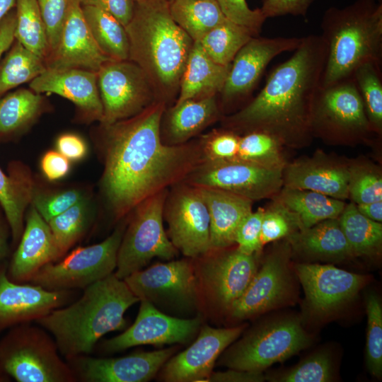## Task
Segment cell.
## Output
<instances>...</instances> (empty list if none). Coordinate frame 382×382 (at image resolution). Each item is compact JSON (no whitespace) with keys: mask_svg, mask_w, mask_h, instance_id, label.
I'll use <instances>...</instances> for the list:
<instances>
[{"mask_svg":"<svg viewBox=\"0 0 382 382\" xmlns=\"http://www.w3.org/2000/svg\"><path fill=\"white\" fill-rule=\"evenodd\" d=\"M197 187L226 190L255 201L274 197L283 187V168L242 161H204L183 181Z\"/></svg>","mask_w":382,"mask_h":382,"instance_id":"cell-12","label":"cell"},{"mask_svg":"<svg viewBox=\"0 0 382 382\" xmlns=\"http://www.w3.org/2000/svg\"><path fill=\"white\" fill-rule=\"evenodd\" d=\"M169 10L174 21L194 42L228 19L216 0H173Z\"/></svg>","mask_w":382,"mask_h":382,"instance_id":"cell-33","label":"cell"},{"mask_svg":"<svg viewBox=\"0 0 382 382\" xmlns=\"http://www.w3.org/2000/svg\"><path fill=\"white\" fill-rule=\"evenodd\" d=\"M57 151L69 161H77L87 154V145L79 135L66 133L60 135L56 141Z\"/></svg>","mask_w":382,"mask_h":382,"instance_id":"cell-55","label":"cell"},{"mask_svg":"<svg viewBox=\"0 0 382 382\" xmlns=\"http://www.w3.org/2000/svg\"><path fill=\"white\" fill-rule=\"evenodd\" d=\"M220 117L216 96L189 99L165 110L161 122V137L169 146L183 144Z\"/></svg>","mask_w":382,"mask_h":382,"instance_id":"cell-28","label":"cell"},{"mask_svg":"<svg viewBox=\"0 0 382 382\" xmlns=\"http://www.w3.org/2000/svg\"><path fill=\"white\" fill-rule=\"evenodd\" d=\"M202 320L200 314L189 318L173 316L141 300L134 323L122 333L103 341L100 348L112 354L139 345L185 343L197 332Z\"/></svg>","mask_w":382,"mask_h":382,"instance_id":"cell-16","label":"cell"},{"mask_svg":"<svg viewBox=\"0 0 382 382\" xmlns=\"http://www.w3.org/2000/svg\"><path fill=\"white\" fill-rule=\"evenodd\" d=\"M91 33L101 52L112 60L129 59L125 26L112 15L96 7L81 6Z\"/></svg>","mask_w":382,"mask_h":382,"instance_id":"cell-34","label":"cell"},{"mask_svg":"<svg viewBox=\"0 0 382 382\" xmlns=\"http://www.w3.org/2000/svg\"><path fill=\"white\" fill-rule=\"evenodd\" d=\"M255 36L257 35L248 28L227 19L197 42L213 61L228 66L238 51Z\"/></svg>","mask_w":382,"mask_h":382,"instance_id":"cell-37","label":"cell"},{"mask_svg":"<svg viewBox=\"0 0 382 382\" xmlns=\"http://www.w3.org/2000/svg\"><path fill=\"white\" fill-rule=\"evenodd\" d=\"M11 230L7 220L3 219L0 213V265L3 263L8 254V235Z\"/></svg>","mask_w":382,"mask_h":382,"instance_id":"cell-59","label":"cell"},{"mask_svg":"<svg viewBox=\"0 0 382 382\" xmlns=\"http://www.w3.org/2000/svg\"><path fill=\"white\" fill-rule=\"evenodd\" d=\"M126 226L123 221L102 242L79 247L59 262L45 265L30 283L50 291L83 290L112 274Z\"/></svg>","mask_w":382,"mask_h":382,"instance_id":"cell-11","label":"cell"},{"mask_svg":"<svg viewBox=\"0 0 382 382\" xmlns=\"http://www.w3.org/2000/svg\"><path fill=\"white\" fill-rule=\"evenodd\" d=\"M81 6L100 8L115 17L124 26L131 20L134 0H79Z\"/></svg>","mask_w":382,"mask_h":382,"instance_id":"cell-53","label":"cell"},{"mask_svg":"<svg viewBox=\"0 0 382 382\" xmlns=\"http://www.w3.org/2000/svg\"><path fill=\"white\" fill-rule=\"evenodd\" d=\"M168 236L174 247L189 258L210 251V222L207 205L196 187L185 183L172 186L163 209Z\"/></svg>","mask_w":382,"mask_h":382,"instance_id":"cell-14","label":"cell"},{"mask_svg":"<svg viewBox=\"0 0 382 382\" xmlns=\"http://www.w3.org/2000/svg\"><path fill=\"white\" fill-rule=\"evenodd\" d=\"M381 65L368 62L358 66L352 74L361 97L372 131L382 132Z\"/></svg>","mask_w":382,"mask_h":382,"instance_id":"cell-40","label":"cell"},{"mask_svg":"<svg viewBox=\"0 0 382 382\" xmlns=\"http://www.w3.org/2000/svg\"><path fill=\"white\" fill-rule=\"evenodd\" d=\"M141 1V0H134V1H135V2H137V1Z\"/></svg>","mask_w":382,"mask_h":382,"instance_id":"cell-62","label":"cell"},{"mask_svg":"<svg viewBox=\"0 0 382 382\" xmlns=\"http://www.w3.org/2000/svg\"><path fill=\"white\" fill-rule=\"evenodd\" d=\"M166 105L156 100L139 114L102 125V192L115 220L141 202L182 183L202 161L198 141L169 146L161 137Z\"/></svg>","mask_w":382,"mask_h":382,"instance_id":"cell-1","label":"cell"},{"mask_svg":"<svg viewBox=\"0 0 382 382\" xmlns=\"http://www.w3.org/2000/svg\"><path fill=\"white\" fill-rule=\"evenodd\" d=\"M83 199L85 197L81 191L71 189L49 195L34 194L32 204L48 222Z\"/></svg>","mask_w":382,"mask_h":382,"instance_id":"cell-48","label":"cell"},{"mask_svg":"<svg viewBox=\"0 0 382 382\" xmlns=\"http://www.w3.org/2000/svg\"><path fill=\"white\" fill-rule=\"evenodd\" d=\"M0 368L18 382L77 381L49 332L30 323L9 328L1 339Z\"/></svg>","mask_w":382,"mask_h":382,"instance_id":"cell-6","label":"cell"},{"mask_svg":"<svg viewBox=\"0 0 382 382\" xmlns=\"http://www.w3.org/2000/svg\"><path fill=\"white\" fill-rule=\"evenodd\" d=\"M43 98L28 89H18L0 98V140L25 129L41 112Z\"/></svg>","mask_w":382,"mask_h":382,"instance_id":"cell-36","label":"cell"},{"mask_svg":"<svg viewBox=\"0 0 382 382\" xmlns=\"http://www.w3.org/2000/svg\"><path fill=\"white\" fill-rule=\"evenodd\" d=\"M91 219V210L85 198L47 222L60 258L82 237Z\"/></svg>","mask_w":382,"mask_h":382,"instance_id":"cell-41","label":"cell"},{"mask_svg":"<svg viewBox=\"0 0 382 382\" xmlns=\"http://www.w3.org/2000/svg\"><path fill=\"white\" fill-rule=\"evenodd\" d=\"M0 265V332L18 325L35 321L52 310L71 303L75 290L50 291L32 283H17Z\"/></svg>","mask_w":382,"mask_h":382,"instance_id":"cell-19","label":"cell"},{"mask_svg":"<svg viewBox=\"0 0 382 382\" xmlns=\"http://www.w3.org/2000/svg\"><path fill=\"white\" fill-rule=\"evenodd\" d=\"M265 380L262 372L233 369L226 371H213L208 378V381L213 382H262Z\"/></svg>","mask_w":382,"mask_h":382,"instance_id":"cell-56","label":"cell"},{"mask_svg":"<svg viewBox=\"0 0 382 382\" xmlns=\"http://www.w3.org/2000/svg\"><path fill=\"white\" fill-rule=\"evenodd\" d=\"M243 326L216 328L205 325L184 351L171 357L161 369L167 382L208 381L217 359L241 335Z\"/></svg>","mask_w":382,"mask_h":382,"instance_id":"cell-20","label":"cell"},{"mask_svg":"<svg viewBox=\"0 0 382 382\" xmlns=\"http://www.w3.org/2000/svg\"><path fill=\"white\" fill-rule=\"evenodd\" d=\"M302 37H253L236 54L220 91L223 105L226 106L249 96L265 69L277 56L294 51Z\"/></svg>","mask_w":382,"mask_h":382,"instance_id":"cell-17","label":"cell"},{"mask_svg":"<svg viewBox=\"0 0 382 382\" xmlns=\"http://www.w3.org/2000/svg\"><path fill=\"white\" fill-rule=\"evenodd\" d=\"M240 136L224 128L202 137L199 144L202 160L217 161L237 158Z\"/></svg>","mask_w":382,"mask_h":382,"instance_id":"cell-47","label":"cell"},{"mask_svg":"<svg viewBox=\"0 0 382 382\" xmlns=\"http://www.w3.org/2000/svg\"><path fill=\"white\" fill-rule=\"evenodd\" d=\"M175 347L141 352L117 358L79 355L68 359L76 381L83 382H146L173 355Z\"/></svg>","mask_w":382,"mask_h":382,"instance_id":"cell-18","label":"cell"},{"mask_svg":"<svg viewBox=\"0 0 382 382\" xmlns=\"http://www.w3.org/2000/svg\"><path fill=\"white\" fill-rule=\"evenodd\" d=\"M349 163L323 153L286 163L283 169V187L311 190L345 200L348 194Z\"/></svg>","mask_w":382,"mask_h":382,"instance_id":"cell-26","label":"cell"},{"mask_svg":"<svg viewBox=\"0 0 382 382\" xmlns=\"http://www.w3.org/2000/svg\"><path fill=\"white\" fill-rule=\"evenodd\" d=\"M168 189L139 204L131 213L117 253L115 274L124 279L155 258L173 260L178 250L163 227V209Z\"/></svg>","mask_w":382,"mask_h":382,"instance_id":"cell-9","label":"cell"},{"mask_svg":"<svg viewBox=\"0 0 382 382\" xmlns=\"http://www.w3.org/2000/svg\"><path fill=\"white\" fill-rule=\"evenodd\" d=\"M59 259L50 228L32 204L18 247L7 266V276L14 282L29 283L42 267Z\"/></svg>","mask_w":382,"mask_h":382,"instance_id":"cell-25","label":"cell"},{"mask_svg":"<svg viewBox=\"0 0 382 382\" xmlns=\"http://www.w3.org/2000/svg\"><path fill=\"white\" fill-rule=\"evenodd\" d=\"M309 308L316 313H328L356 296L364 284L362 275L330 265H296Z\"/></svg>","mask_w":382,"mask_h":382,"instance_id":"cell-23","label":"cell"},{"mask_svg":"<svg viewBox=\"0 0 382 382\" xmlns=\"http://www.w3.org/2000/svg\"><path fill=\"white\" fill-rule=\"evenodd\" d=\"M112 60L96 45L85 20L79 0H67L66 13L55 50L45 59L51 69H83L98 71Z\"/></svg>","mask_w":382,"mask_h":382,"instance_id":"cell-22","label":"cell"},{"mask_svg":"<svg viewBox=\"0 0 382 382\" xmlns=\"http://www.w3.org/2000/svg\"><path fill=\"white\" fill-rule=\"evenodd\" d=\"M366 306L367 366L370 373L380 378L382 374V306L375 294L367 296Z\"/></svg>","mask_w":382,"mask_h":382,"instance_id":"cell-44","label":"cell"},{"mask_svg":"<svg viewBox=\"0 0 382 382\" xmlns=\"http://www.w3.org/2000/svg\"><path fill=\"white\" fill-rule=\"evenodd\" d=\"M231 65L213 61L198 42H194L180 81L175 103L216 96L221 91Z\"/></svg>","mask_w":382,"mask_h":382,"instance_id":"cell-29","label":"cell"},{"mask_svg":"<svg viewBox=\"0 0 382 382\" xmlns=\"http://www.w3.org/2000/svg\"><path fill=\"white\" fill-rule=\"evenodd\" d=\"M210 250L195 266L200 294L215 307L226 310L244 293L257 270V255L238 248Z\"/></svg>","mask_w":382,"mask_h":382,"instance_id":"cell-15","label":"cell"},{"mask_svg":"<svg viewBox=\"0 0 382 382\" xmlns=\"http://www.w3.org/2000/svg\"><path fill=\"white\" fill-rule=\"evenodd\" d=\"M37 1L46 29L48 56L55 50L58 44L66 13L67 0H37Z\"/></svg>","mask_w":382,"mask_h":382,"instance_id":"cell-49","label":"cell"},{"mask_svg":"<svg viewBox=\"0 0 382 382\" xmlns=\"http://www.w3.org/2000/svg\"><path fill=\"white\" fill-rule=\"evenodd\" d=\"M16 10H11L3 19L0 25V59L7 52L15 40Z\"/></svg>","mask_w":382,"mask_h":382,"instance_id":"cell-57","label":"cell"},{"mask_svg":"<svg viewBox=\"0 0 382 382\" xmlns=\"http://www.w3.org/2000/svg\"><path fill=\"white\" fill-rule=\"evenodd\" d=\"M284 145L274 137L253 131L240 136L237 158L270 168H283L287 163Z\"/></svg>","mask_w":382,"mask_h":382,"instance_id":"cell-42","label":"cell"},{"mask_svg":"<svg viewBox=\"0 0 382 382\" xmlns=\"http://www.w3.org/2000/svg\"><path fill=\"white\" fill-rule=\"evenodd\" d=\"M320 35L327 58L320 85L350 78L361 64L382 63V0H357L324 13Z\"/></svg>","mask_w":382,"mask_h":382,"instance_id":"cell-5","label":"cell"},{"mask_svg":"<svg viewBox=\"0 0 382 382\" xmlns=\"http://www.w3.org/2000/svg\"><path fill=\"white\" fill-rule=\"evenodd\" d=\"M313 2V0H262L260 8L266 18L286 15L305 17Z\"/></svg>","mask_w":382,"mask_h":382,"instance_id":"cell-52","label":"cell"},{"mask_svg":"<svg viewBox=\"0 0 382 382\" xmlns=\"http://www.w3.org/2000/svg\"><path fill=\"white\" fill-rule=\"evenodd\" d=\"M167 1H168V2H170V1H173V0H167Z\"/></svg>","mask_w":382,"mask_h":382,"instance_id":"cell-63","label":"cell"},{"mask_svg":"<svg viewBox=\"0 0 382 382\" xmlns=\"http://www.w3.org/2000/svg\"><path fill=\"white\" fill-rule=\"evenodd\" d=\"M291 247L287 241L265 259L241 296L228 309L231 317L249 318L279 304L289 291L288 262Z\"/></svg>","mask_w":382,"mask_h":382,"instance_id":"cell-21","label":"cell"},{"mask_svg":"<svg viewBox=\"0 0 382 382\" xmlns=\"http://www.w3.org/2000/svg\"><path fill=\"white\" fill-rule=\"evenodd\" d=\"M8 376H7L1 369L0 368V381H7Z\"/></svg>","mask_w":382,"mask_h":382,"instance_id":"cell-61","label":"cell"},{"mask_svg":"<svg viewBox=\"0 0 382 382\" xmlns=\"http://www.w3.org/2000/svg\"><path fill=\"white\" fill-rule=\"evenodd\" d=\"M40 167L46 178L54 181L68 174L70 170V161L58 151H48L41 159Z\"/></svg>","mask_w":382,"mask_h":382,"instance_id":"cell-54","label":"cell"},{"mask_svg":"<svg viewBox=\"0 0 382 382\" xmlns=\"http://www.w3.org/2000/svg\"><path fill=\"white\" fill-rule=\"evenodd\" d=\"M97 75L103 105L101 125L132 117L158 100L146 74L129 59L108 61Z\"/></svg>","mask_w":382,"mask_h":382,"instance_id":"cell-13","label":"cell"},{"mask_svg":"<svg viewBox=\"0 0 382 382\" xmlns=\"http://www.w3.org/2000/svg\"><path fill=\"white\" fill-rule=\"evenodd\" d=\"M8 174L0 168V206L8 224L13 245L24 229V214L34 193L29 170L19 162L8 165Z\"/></svg>","mask_w":382,"mask_h":382,"instance_id":"cell-30","label":"cell"},{"mask_svg":"<svg viewBox=\"0 0 382 382\" xmlns=\"http://www.w3.org/2000/svg\"><path fill=\"white\" fill-rule=\"evenodd\" d=\"M209 215L210 250L227 248L235 243L236 231L252 212L253 201L238 195L211 187H196Z\"/></svg>","mask_w":382,"mask_h":382,"instance_id":"cell-27","label":"cell"},{"mask_svg":"<svg viewBox=\"0 0 382 382\" xmlns=\"http://www.w3.org/2000/svg\"><path fill=\"white\" fill-rule=\"evenodd\" d=\"M46 68L44 59L15 40L0 62V98L13 88L30 82Z\"/></svg>","mask_w":382,"mask_h":382,"instance_id":"cell-38","label":"cell"},{"mask_svg":"<svg viewBox=\"0 0 382 382\" xmlns=\"http://www.w3.org/2000/svg\"><path fill=\"white\" fill-rule=\"evenodd\" d=\"M348 194L356 204L381 201V169L366 161L349 163Z\"/></svg>","mask_w":382,"mask_h":382,"instance_id":"cell-43","label":"cell"},{"mask_svg":"<svg viewBox=\"0 0 382 382\" xmlns=\"http://www.w3.org/2000/svg\"><path fill=\"white\" fill-rule=\"evenodd\" d=\"M139 299L115 273L83 289L82 296L35 322L52 334L66 359L89 354L105 334L124 329L125 313Z\"/></svg>","mask_w":382,"mask_h":382,"instance_id":"cell-3","label":"cell"},{"mask_svg":"<svg viewBox=\"0 0 382 382\" xmlns=\"http://www.w3.org/2000/svg\"><path fill=\"white\" fill-rule=\"evenodd\" d=\"M265 209L250 212L240 224L235 236L238 250L247 255H257L262 249L261 227Z\"/></svg>","mask_w":382,"mask_h":382,"instance_id":"cell-50","label":"cell"},{"mask_svg":"<svg viewBox=\"0 0 382 382\" xmlns=\"http://www.w3.org/2000/svg\"><path fill=\"white\" fill-rule=\"evenodd\" d=\"M301 229L296 215L273 197V202L265 209L261 227L262 246L270 242L287 238Z\"/></svg>","mask_w":382,"mask_h":382,"instance_id":"cell-45","label":"cell"},{"mask_svg":"<svg viewBox=\"0 0 382 382\" xmlns=\"http://www.w3.org/2000/svg\"><path fill=\"white\" fill-rule=\"evenodd\" d=\"M327 58L320 35L302 37L292 56L277 66L248 105L223 119L225 129L238 134L260 131L284 146L303 148L313 138L311 115Z\"/></svg>","mask_w":382,"mask_h":382,"instance_id":"cell-2","label":"cell"},{"mask_svg":"<svg viewBox=\"0 0 382 382\" xmlns=\"http://www.w3.org/2000/svg\"><path fill=\"white\" fill-rule=\"evenodd\" d=\"M15 10V40L45 60L48 54L47 37L37 0H16Z\"/></svg>","mask_w":382,"mask_h":382,"instance_id":"cell-39","label":"cell"},{"mask_svg":"<svg viewBox=\"0 0 382 382\" xmlns=\"http://www.w3.org/2000/svg\"><path fill=\"white\" fill-rule=\"evenodd\" d=\"M16 0H0V25L7 13L16 7Z\"/></svg>","mask_w":382,"mask_h":382,"instance_id":"cell-60","label":"cell"},{"mask_svg":"<svg viewBox=\"0 0 382 382\" xmlns=\"http://www.w3.org/2000/svg\"><path fill=\"white\" fill-rule=\"evenodd\" d=\"M273 197L296 215L301 229L324 220L338 218L346 205L344 200L320 192L286 187H282Z\"/></svg>","mask_w":382,"mask_h":382,"instance_id":"cell-32","label":"cell"},{"mask_svg":"<svg viewBox=\"0 0 382 382\" xmlns=\"http://www.w3.org/2000/svg\"><path fill=\"white\" fill-rule=\"evenodd\" d=\"M30 89L37 93H50L71 101L88 121L103 117V105L96 71L83 69H51L46 68L32 80Z\"/></svg>","mask_w":382,"mask_h":382,"instance_id":"cell-24","label":"cell"},{"mask_svg":"<svg viewBox=\"0 0 382 382\" xmlns=\"http://www.w3.org/2000/svg\"><path fill=\"white\" fill-rule=\"evenodd\" d=\"M352 255H374L382 244V224L372 221L357 209L353 202L346 204L338 217Z\"/></svg>","mask_w":382,"mask_h":382,"instance_id":"cell-35","label":"cell"},{"mask_svg":"<svg viewBox=\"0 0 382 382\" xmlns=\"http://www.w3.org/2000/svg\"><path fill=\"white\" fill-rule=\"evenodd\" d=\"M222 12L230 21L250 29L259 35L266 17L260 8L250 9L246 0H216Z\"/></svg>","mask_w":382,"mask_h":382,"instance_id":"cell-51","label":"cell"},{"mask_svg":"<svg viewBox=\"0 0 382 382\" xmlns=\"http://www.w3.org/2000/svg\"><path fill=\"white\" fill-rule=\"evenodd\" d=\"M359 212L366 218L381 223L382 200L369 203L356 204Z\"/></svg>","mask_w":382,"mask_h":382,"instance_id":"cell-58","label":"cell"},{"mask_svg":"<svg viewBox=\"0 0 382 382\" xmlns=\"http://www.w3.org/2000/svg\"><path fill=\"white\" fill-rule=\"evenodd\" d=\"M300 322L285 318L260 325L224 350L219 364L229 369L262 372L308 346Z\"/></svg>","mask_w":382,"mask_h":382,"instance_id":"cell-10","label":"cell"},{"mask_svg":"<svg viewBox=\"0 0 382 382\" xmlns=\"http://www.w3.org/2000/svg\"><path fill=\"white\" fill-rule=\"evenodd\" d=\"M291 249L307 257L340 260L352 256L338 218L320 221L287 237Z\"/></svg>","mask_w":382,"mask_h":382,"instance_id":"cell-31","label":"cell"},{"mask_svg":"<svg viewBox=\"0 0 382 382\" xmlns=\"http://www.w3.org/2000/svg\"><path fill=\"white\" fill-rule=\"evenodd\" d=\"M332 378L330 358L325 352L316 353L291 369L273 378L281 382H328Z\"/></svg>","mask_w":382,"mask_h":382,"instance_id":"cell-46","label":"cell"},{"mask_svg":"<svg viewBox=\"0 0 382 382\" xmlns=\"http://www.w3.org/2000/svg\"><path fill=\"white\" fill-rule=\"evenodd\" d=\"M124 280L139 301H146L166 314L184 318L199 314L201 294L190 260L158 262Z\"/></svg>","mask_w":382,"mask_h":382,"instance_id":"cell-8","label":"cell"},{"mask_svg":"<svg viewBox=\"0 0 382 382\" xmlns=\"http://www.w3.org/2000/svg\"><path fill=\"white\" fill-rule=\"evenodd\" d=\"M313 137L334 145L367 141L374 132L353 77L332 85H319L311 115Z\"/></svg>","mask_w":382,"mask_h":382,"instance_id":"cell-7","label":"cell"},{"mask_svg":"<svg viewBox=\"0 0 382 382\" xmlns=\"http://www.w3.org/2000/svg\"><path fill=\"white\" fill-rule=\"evenodd\" d=\"M125 28L129 60L144 71L157 100L166 105L179 92L194 41L173 19L167 0L135 2L132 17Z\"/></svg>","mask_w":382,"mask_h":382,"instance_id":"cell-4","label":"cell"}]
</instances>
